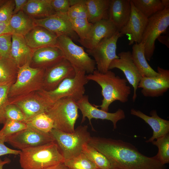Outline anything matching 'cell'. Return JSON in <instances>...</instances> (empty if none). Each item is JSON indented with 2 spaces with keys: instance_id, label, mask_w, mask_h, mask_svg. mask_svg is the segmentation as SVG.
I'll return each mask as SVG.
<instances>
[{
  "instance_id": "obj_5",
  "label": "cell",
  "mask_w": 169,
  "mask_h": 169,
  "mask_svg": "<svg viewBox=\"0 0 169 169\" xmlns=\"http://www.w3.org/2000/svg\"><path fill=\"white\" fill-rule=\"evenodd\" d=\"M46 69L31 67L27 64L19 67L15 82L8 92V99L26 95L44 89Z\"/></svg>"
},
{
  "instance_id": "obj_48",
  "label": "cell",
  "mask_w": 169,
  "mask_h": 169,
  "mask_svg": "<svg viewBox=\"0 0 169 169\" xmlns=\"http://www.w3.org/2000/svg\"><path fill=\"white\" fill-rule=\"evenodd\" d=\"M10 160L8 159H6L4 161H2L0 158V169H3V166L6 164L8 163Z\"/></svg>"
},
{
  "instance_id": "obj_50",
  "label": "cell",
  "mask_w": 169,
  "mask_h": 169,
  "mask_svg": "<svg viewBox=\"0 0 169 169\" xmlns=\"http://www.w3.org/2000/svg\"><path fill=\"white\" fill-rule=\"evenodd\" d=\"M6 1L7 0H0V6L3 5Z\"/></svg>"
},
{
  "instance_id": "obj_2",
  "label": "cell",
  "mask_w": 169,
  "mask_h": 169,
  "mask_svg": "<svg viewBox=\"0 0 169 169\" xmlns=\"http://www.w3.org/2000/svg\"><path fill=\"white\" fill-rule=\"evenodd\" d=\"M86 76L89 81L96 82L101 88L103 99L100 105H94L96 107H100L101 110L108 112L110 105L114 101L118 100L122 103L128 101L131 90L127 84L126 79L116 75L111 70L103 73L95 69Z\"/></svg>"
},
{
  "instance_id": "obj_31",
  "label": "cell",
  "mask_w": 169,
  "mask_h": 169,
  "mask_svg": "<svg viewBox=\"0 0 169 169\" xmlns=\"http://www.w3.org/2000/svg\"><path fill=\"white\" fill-rule=\"evenodd\" d=\"M83 153L98 169H112L109 161L102 153L88 143L83 147Z\"/></svg>"
},
{
  "instance_id": "obj_9",
  "label": "cell",
  "mask_w": 169,
  "mask_h": 169,
  "mask_svg": "<svg viewBox=\"0 0 169 169\" xmlns=\"http://www.w3.org/2000/svg\"><path fill=\"white\" fill-rule=\"evenodd\" d=\"M169 25V8H165L148 18L141 42L144 45L146 60H151L155 49L156 40Z\"/></svg>"
},
{
  "instance_id": "obj_40",
  "label": "cell",
  "mask_w": 169,
  "mask_h": 169,
  "mask_svg": "<svg viewBox=\"0 0 169 169\" xmlns=\"http://www.w3.org/2000/svg\"><path fill=\"white\" fill-rule=\"evenodd\" d=\"M12 35L7 33L0 36V59L11 57Z\"/></svg>"
},
{
  "instance_id": "obj_18",
  "label": "cell",
  "mask_w": 169,
  "mask_h": 169,
  "mask_svg": "<svg viewBox=\"0 0 169 169\" xmlns=\"http://www.w3.org/2000/svg\"><path fill=\"white\" fill-rule=\"evenodd\" d=\"M131 12L126 24L119 31L122 36L126 35L129 44L141 42L143 33L147 25L148 18L144 16L134 6L131 0Z\"/></svg>"
},
{
  "instance_id": "obj_17",
  "label": "cell",
  "mask_w": 169,
  "mask_h": 169,
  "mask_svg": "<svg viewBox=\"0 0 169 169\" xmlns=\"http://www.w3.org/2000/svg\"><path fill=\"white\" fill-rule=\"evenodd\" d=\"M75 70L65 58L48 68L46 69L44 80V89L50 91L55 89L64 79L73 78Z\"/></svg>"
},
{
  "instance_id": "obj_33",
  "label": "cell",
  "mask_w": 169,
  "mask_h": 169,
  "mask_svg": "<svg viewBox=\"0 0 169 169\" xmlns=\"http://www.w3.org/2000/svg\"><path fill=\"white\" fill-rule=\"evenodd\" d=\"M26 123L45 133H49L54 128L53 121L46 113L37 115Z\"/></svg>"
},
{
  "instance_id": "obj_24",
  "label": "cell",
  "mask_w": 169,
  "mask_h": 169,
  "mask_svg": "<svg viewBox=\"0 0 169 169\" xmlns=\"http://www.w3.org/2000/svg\"><path fill=\"white\" fill-rule=\"evenodd\" d=\"M33 51L27 44L23 36L12 34L11 57L18 68L30 64Z\"/></svg>"
},
{
  "instance_id": "obj_7",
  "label": "cell",
  "mask_w": 169,
  "mask_h": 169,
  "mask_svg": "<svg viewBox=\"0 0 169 169\" xmlns=\"http://www.w3.org/2000/svg\"><path fill=\"white\" fill-rule=\"evenodd\" d=\"M76 101L64 97L54 103L46 113L53 120L54 128L66 133L74 132L79 115Z\"/></svg>"
},
{
  "instance_id": "obj_12",
  "label": "cell",
  "mask_w": 169,
  "mask_h": 169,
  "mask_svg": "<svg viewBox=\"0 0 169 169\" xmlns=\"http://www.w3.org/2000/svg\"><path fill=\"white\" fill-rule=\"evenodd\" d=\"M8 99L9 104L15 105L23 112L26 123L37 115L46 113L53 104L49 103L37 91Z\"/></svg>"
},
{
  "instance_id": "obj_3",
  "label": "cell",
  "mask_w": 169,
  "mask_h": 169,
  "mask_svg": "<svg viewBox=\"0 0 169 169\" xmlns=\"http://www.w3.org/2000/svg\"><path fill=\"white\" fill-rule=\"evenodd\" d=\"M19 155L23 169H48L64 161L54 141L24 149Z\"/></svg>"
},
{
  "instance_id": "obj_36",
  "label": "cell",
  "mask_w": 169,
  "mask_h": 169,
  "mask_svg": "<svg viewBox=\"0 0 169 169\" xmlns=\"http://www.w3.org/2000/svg\"><path fill=\"white\" fill-rule=\"evenodd\" d=\"M4 125L0 131L7 139L9 136L26 129L27 126L26 123L10 120H7Z\"/></svg>"
},
{
  "instance_id": "obj_22",
  "label": "cell",
  "mask_w": 169,
  "mask_h": 169,
  "mask_svg": "<svg viewBox=\"0 0 169 169\" xmlns=\"http://www.w3.org/2000/svg\"><path fill=\"white\" fill-rule=\"evenodd\" d=\"M130 113L132 115L141 119L152 129V135L146 141V143H151L153 141L169 133V121L159 117L156 110H153L151 111L150 113L151 116L133 108L131 110Z\"/></svg>"
},
{
  "instance_id": "obj_26",
  "label": "cell",
  "mask_w": 169,
  "mask_h": 169,
  "mask_svg": "<svg viewBox=\"0 0 169 169\" xmlns=\"http://www.w3.org/2000/svg\"><path fill=\"white\" fill-rule=\"evenodd\" d=\"M144 44L141 43H135L132 47L131 52L133 61L142 77H154L158 73L149 64L145 58Z\"/></svg>"
},
{
  "instance_id": "obj_44",
  "label": "cell",
  "mask_w": 169,
  "mask_h": 169,
  "mask_svg": "<svg viewBox=\"0 0 169 169\" xmlns=\"http://www.w3.org/2000/svg\"><path fill=\"white\" fill-rule=\"evenodd\" d=\"M28 1V0H14L15 6L13 15L23 10Z\"/></svg>"
},
{
  "instance_id": "obj_42",
  "label": "cell",
  "mask_w": 169,
  "mask_h": 169,
  "mask_svg": "<svg viewBox=\"0 0 169 169\" xmlns=\"http://www.w3.org/2000/svg\"><path fill=\"white\" fill-rule=\"evenodd\" d=\"M51 5L56 13H67L70 7L69 0H51Z\"/></svg>"
},
{
  "instance_id": "obj_8",
  "label": "cell",
  "mask_w": 169,
  "mask_h": 169,
  "mask_svg": "<svg viewBox=\"0 0 169 169\" xmlns=\"http://www.w3.org/2000/svg\"><path fill=\"white\" fill-rule=\"evenodd\" d=\"M57 41V47L75 69L89 74L96 69L95 60L89 56L83 47L76 44L72 39L65 35L58 37Z\"/></svg>"
},
{
  "instance_id": "obj_4",
  "label": "cell",
  "mask_w": 169,
  "mask_h": 169,
  "mask_svg": "<svg viewBox=\"0 0 169 169\" xmlns=\"http://www.w3.org/2000/svg\"><path fill=\"white\" fill-rule=\"evenodd\" d=\"M87 125L78 126L72 133L53 128L50 132L64 160L73 158L82 153L83 146L91 137Z\"/></svg>"
},
{
  "instance_id": "obj_39",
  "label": "cell",
  "mask_w": 169,
  "mask_h": 169,
  "mask_svg": "<svg viewBox=\"0 0 169 169\" xmlns=\"http://www.w3.org/2000/svg\"><path fill=\"white\" fill-rule=\"evenodd\" d=\"M4 117L6 121L13 120L25 123L24 115L21 110L15 105L9 104L6 109Z\"/></svg>"
},
{
  "instance_id": "obj_38",
  "label": "cell",
  "mask_w": 169,
  "mask_h": 169,
  "mask_svg": "<svg viewBox=\"0 0 169 169\" xmlns=\"http://www.w3.org/2000/svg\"><path fill=\"white\" fill-rule=\"evenodd\" d=\"M13 83L0 85V124H4L6 122L4 115L6 107L9 104L8 92Z\"/></svg>"
},
{
  "instance_id": "obj_35",
  "label": "cell",
  "mask_w": 169,
  "mask_h": 169,
  "mask_svg": "<svg viewBox=\"0 0 169 169\" xmlns=\"http://www.w3.org/2000/svg\"><path fill=\"white\" fill-rule=\"evenodd\" d=\"M63 163L69 169H98L82 153L73 158L64 160Z\"/></svg>"
},
{
  "instance_id": "obj_41",
  "label": "cell",
  "mask_w": 169,
  "mask_h": 169,
  "mask_svg": "<svg viewBox=\"0 0 169 169\" xmlns=\"http://www.w3.org/2000/svg\"><path fill=\"white\" fill-rule=\"evenodd\" d=\"M14 6V0H7L0 6V22L9 23L13 15Z\"/></svg>"
},
{
  "instance_id": "obj_20",
  "label": "cell",
  "mask_w": 169,
  "mask_h": 169,
  "mask_svg": "<svg viewBox=\"0 0 169 169\" xmlns=\"http://www.w3.org/2000/svg\"><path fill=\"white\" fill-rule=\"evenodd\" d=\"M30 66L33 68L47 69L65 58L58 47L49 46L33 50Z\"/></svg>"
},
{
  "instance_id": "obj_25",
  "label": "cell",
  "mask_w": 169,
  "mask_h": 169,
  "mask_svg": "<svg viewBox=\"0 0 169 169\" xmlns=\"http://www.w3.org/2000/svg\"><path fill=\"white\" fill-rule=\"evenodd\" d=\"M51 0H28L23 11L33 19L48 17L56 13L53 8Z\"/></svg>"
},
{
  "instance_id": "obj_1",
  "label": "cell",
  "mask_w": 169,
  "mask_h": 169,
  "mask_svg": "<svg viewBox=\"0 0 169 169\" xmlns=\"http://www.w3.org/2000/svg\"><path fill=\"white\" fill-rule=\"evenodd\" d=\"M88 144L106 157L112 169H166L156 156H146L132 144L121 140L91 137Z\"/></svg>"
},
{
  "instance_id": "obj_49",
  "label": "cell",
  "mask_w": 169,
  "mask_h": 169,
  "mask_svg": "<svg viewBox=\"0 0 169 169\" xmlns=\"http://www.w3.org/2000/svg\"><path fill=\"white\" fill-rule=\"evenodd\" d=\"M162 3L164 8H169V0H161Z\"/></svg>"
},
{
  "instance_id": "obj_16",
  "label": "cell",
  "mask_w": 169,
  "mask_h": 169,
  "mask_svg": "<svg viewBox=\"0 0 169 169\" xmlns=\"http://www.w3.org/2000/svg\"><path fill=\"white\" fill-rule=\"evenodd\" d=\"M119 58L114 59L109 67V70L117 68L121 70L126 79L133 87L132 100L134 102L137 97L136 90L142 76L134 64L130 51H122L118 55Z\"/></svg>"
},
{
  "instance_id": "obj_47",
  "label": "cell",
  "mask_w": 169,
  "mask_h": 169,
  "mask_svg": "<svg viewBox=\"0 0 169 169\" xmlns=\"http://www.w3.org/2000/svg\"><path fill=\"white\" fill-rule=\"evenodd\" d=\"M48 169H69L63 163H60Z\"/></svg>"
},
{
  "instance_id": "obj_13",
  "label": "cell",
  "mask_w": 169,
  "mask_h": 169,
  "mask_svg": "<svg viewBox=\"0 0 169 169\" xmlns=\"http://www.w3.org/2000/svg\"><path fill=\"white\" fill-rule=\"evenodd\" d=\"M35 26H40L57 35L66 36L73 41H78L79 38L73 30L67 13H56L48 17L34 19Z\"/></svg>"
},
{
  "instance_id": "obj_37",
  "label": "cell",
  "mask_w": 169,
  "mask_h": 169,
  "mask_svg": "<svg viewBox=\"0 0 169 169\" xmlns=\"http://www.w3.org/2000/svg\"><path fill=\"white\" fill-rule=\"evenodd\" d=\"M86 0H81L78 3L71 6L67 13L69 19H88V11Z\"/></svg>"
},
{
  "instance_id": "obj_21",
  "label": "cell",
  "mask_w": 169,
  "mask_h": 169,
  "mask_svg": "<svg viewBox=\"0 0 169 169\" xmlns=\"http://www.w3.org/2000/svg\"><path fill=\"white\" fill-rule=\"evenodd\" d=\"M24 37L27 45L33 50L49 46L57 47L58 36L41 26H35Z\"/></svg>"
},
{
  "instance_id": "obj_32",
  "label": "cell",
  "mask_w": 169,
  "mask_h": 169,
  "mask_svg": "<svg viewBox=\"0 0 169 169\" xmlns=\"http://www.w3.org/2000/svg\"><path fill=\"white\" fill-rule=\"evenodd\" d=\"M152 144L156 146L158 151L156 155L158 160L162 165L169 163V134L153 141Z\"/></svg>"
},
{
  "instance_id": "obj_28",
  "label": "cell",
  "mask_w": 169,
  "mask_h": 169,
  "mask_svg": "<svg viewBox=\"0 0 169 169\" xmlns=\"http://www.w3.org/2000/svg\"><path fill=\"white\" fill-rule=\"evenodd\" d=\"M110 0H86L88 20L94 24L102 19H108Z\"/></svg>"
},
{
  "instance_id": "obj_23",
  "label": "cell",
  "mask_w": 169,
  "mask_h": 169,
  "mask_svg": "<svg viewBox=\"0 0 169 169\" xmlns=\"http://www.w3.org/2000/svg\"><path fill=\"white\" fill-rule=\"evenodd\" d=\"M131 12V0H110L108 19L119 31L128 22Z\"/></svg>"
},
{
  "instance_id": "obj_30",
  "label": "cell",
  "mask_w": 169,
  "mask_h": 169,
  "mask_svg": "<svg viewBox=\"0 0 169 169\" xmlns=\"http://www.w3.org/2000/svg\"><path fill=\"white\" fill-rule=\"evenodd\" d=\"M135 7L147 18L164 8L160 0H131Z\"/></svg>"
},
{
  "instance_id": "obj_34",
  "label": "cell",
  "mask_w": 169,
  "mask_h": 169,
  "mask_svg": "<svg viewBox=\"0 0 169 169\" xmlns=\"http://www.w3.org/2000/svg\"><path fill=\"white\" fill-rule=\"evenodd\" d=\"M72 27L79 39L83 40L87 38L93 26V24L84 18L69 19Z\"/></svg>"
},
{
  "instance_id": "obj_46",
  "label": "cell",
  "mask_w": 169,
  "mask_h": 169,
  "mask_svg": "<svg viewBox=\"0 0 169 169\" xmlns=\"http://www.w3.org/2000/svg\"><path fill=\"white\" fill-rule=\"evenodd\" d=\"M161 43L165 45L167 48H169V36L168 35H160L157 38Z\"/></svg>"
},
{
  "instance_id": "obj_6",
  "label": "cell",
  "mask_w": 169,
  "mask_h": 169,
  "mask_svg": "<svg viewBox=\"0 0 169 169\" xmlns=\"http://www.w3.org/2000/svg\"><path fill=\"white\" fill-rule=\"evenodd\" d=\"M75 69L76 74L74 77L64 79L54 90L46 91L42 90L37 92L52 104L66 97L72 98L76 101L79 100L84 95V86L89 80L85 71Z\"/></svg>"
},
{
  "instance_id": "obj_14",
  "label": "cell",
  "mask_w": 169,
  "mask_h": 169,
  "mask_svg": "<svg viewBox=\"0 0 169 169\" xmlns=\"http://www.w3.org/2000/svg\"><path fill=\"white\" fill-rule=\"evenodd\" d=\"M158 74L154 77H143L138 88L146 97H156L162 96L169 88V70L157 67Z\"/></svg>"
},
{
  "instance_id": "obj_27",
  "label": "cell",
  "mask_w": 169,
  "mask_h": 169,
  "mask_svg": "<svg viewBox=\"0 0 169 169\" xmlns=\"http://www.w3.org/2000/svg\"><path fill=\"white\" fill-rule=\"evenodd\" d=\"M11 33L25 35L35 26L34 19L23 10L13 15L8 23Z\"/></svg>"
},
{
  "instance_id": "obj_29",
  "label": "cell",
  "mask_w": 169,
  "mask_h": 169,
  "mask_svg": "<svg viewBox=\"0 0 169 169\" xmlns=\"http://www.w3.org/2000/svg\"><path fill=\"white\" fill-rule=\"evenodd\" d=\"M18 70L11 57L0 59V85L14 82Z\"/></svg>"
},
{
  "instance_id": "obj_19",
  "label": "cell",
  "mask_w": 169,
  "mask_h": 169,
  "mask_svg": "<svg viewBox=\"0 0 169 169\" xmlns=\"http://www.w3.org/2000/svg\"><path fill=\"white\" fill-rule=\"evenodd\" d=\"M119 30L109 19H102L93 24L87 38L78 41L87 49H91L103 39L110 37Z\"/></svg>"
},
{
  "instance_id": "obj_11",
  "label": "cell",
  "mask_w": 169,
  "mask_h": 169,
  "mask_svg": "<svg viewBox=\"0 0 169 169\" xmlns=\"http://www.w3.org/2000/svg\"><path fill=\"white\" fill-rule=\"evenodd\" d=\"M27 125L26 129L8 137L6 142L22 151L54 141L50 133L43 132Z\"/></svg>"
},
{
  "instance_id": "obj_43",
  "label": "cell",
  "mask_w": 169,
  "mask_h": 169,
  "mask_svg": "<svg viewBox=\"0 0 169 169\" xmlns=\"http://www.w3.org/2000/svg\"><path fill=\"white\" fill-rule=\"evenodd\" d=\"M6 140L0 131V156L7 154L19 155L21 151L13 149L5 146L4 142Z\"/></svg>"
},
{
  "instance_id": "obj_45",
  "label": "cell",
  "mask_w": 169,
  "mask_h": 169,
  "mask_svg": "<svg viewBox=\"0 0 169 169\" xmlns=\"http://www.w3.org/2000/svg\"><path fill=\"white\" fill-rule=\"evenodd\" d=\"M7 33H12L9 27L8 23L0 22V36Z\"/></svg>"
},
{
  "instance_id": "obj_15",
  "label": "cell",
  "mask_w": 169,
  "mask_h": 169,
  "mask_svg": "<svg viewBox=\"0 0 169 169\" xmlns=\"http://www.w3.org/2000/svg\"><path fill=\"white\" fill-rule=\"evenodd\" d=\"M76 103L82 115L81 123L85 121L86 118L88 119L90 125L92 119L107 120L112 122L113 129H115L117 128V123L125 118V112L121 109H119L114 113H110L98 109L89 102L87 95H84Z\"/></svg>"
},
{
  "instance_id": "obj_10",
  "label": "cell",
  "mask_w": 169,
  "mask_h": 169,
  "mask_svg": "<svg viewBox=\"0 0 169 169\" xmlns=\"http://www.w3.org/2000/svg\"><path fill=\"white\" fill-rule=\"evenodd\" d=\"M121 37L118 31L112 37L103 39L93 49H86L88 54L94 59L97 70L99 72L106 73L112 61L119 58L116 54V44L119 38Z\"/></svg>"
}]
</instances>
